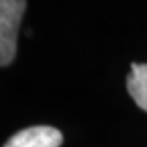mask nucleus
<instances>
[{"label": "nucleus", "instance_id": "1", "mask_svg": "<svg viewBox=\"0 0 147 147\" xmlns=\"http://www.w3.org/2000/svg\"><path fill=\"white\" fill-rule=\"evenodd\" d=\"M26 2L0 0V67H5L15 59L16 39Z\"/></svg>", "mask_w": 147, "mask_h": 147}, {"label": "nucleus", "instance_id": "2", "mask_svg": "<svg viewBox=\"0 0 147 147\" xmlns=\"http://www.w3.org/2000/svg\"><path fill=\"white\" fill-rule=\"evenodd\" d=\"M62 141V132L56 127L33 126L13 134L3 147H61Z\"/></svg>", "mask_w": 147, "mask_h": 147}, {"label": "nucleus", "instance_id": "3", "mask_svg": "<svg viewBox=\"0 0 147 147\" xmlns=\"http://www.w3.org/2000/svg\"><path fill=\"white\" fill-rule=\"evenodd\" d=\"M127 92L139 108L147 111V64H131L127 75Z\"/></svg>", "mask_w": 147, "mask_h": 147}]
</instances>
